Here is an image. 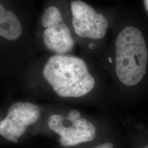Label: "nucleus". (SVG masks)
<instances>
[{
  "label": "nucleus",
  "mask_w": 148,
  "mask_h": 148,
  "mask_svg": "<svg viewBox=\"0 0 148 148\" xmlns=\"http://www.w3.org/2000/svg\"><path fill=\"white\" fill-rule=\"evenodd\" d=\"M93 148H114V145L111 142H104V143L99 144Z\"/></svg>",
  "instance_id": "8"
},
{
  "label": "nucleus",
  "mask_w": 148,
  "mask_h": 148,
  "mask_svg": "<svg viewBox=\"0 0 148 148\" xmlns=\"http://www.w3.org/2000/svg\"><path fill=\"white\" fill-rule=\"evenodd\" d=\"M22 33V27L17 16L13 12L5 10L0 5V35L8 40L19 38Z\"/></svg>",
  "instance_id": "7"
},
{
  "label": "nucleus",
  "mask_w": 148,
  "mask_h": 148,
  "mask_svg": "<svg viewBox=\"0 0 148 148\" xmlns=\"http://www.w3.org/2000/svg\"><path fill=\"white\" fill-rule=\"evenodd\" d=\"M41 24L45 28L42 40L48 50L56 54L71 52L75 41L56 7L51 5L46 9L42 15Z\"/></svg>",
  "instance_id": "4"
},
{
  "label": "nucleus",
  "mask_w": 148,
  "mask_h": 148,
  "mask_svg": "<svg viewBox=\"0 0 148 148\" xmlns=\"http://www.w3.org/2000/svg\"><path fill=\"white\" fill-rule=\"evenodd\" d=\"M44 78L56 93L63 98H77L93 89L95 80L82 58L55 54L48 59L42 70Z\"/></svg>",
  "instance_id": "1"
},
{
  "label": "nucleus",
  "mask_w": 148,
  "mask_h": 148,
  "mask_svg": "<svg viewBox=\"0 0 148 148\" xmlns=\"http://www.w3.org/2000/svg\"><path fill=\"white\" fill-rule=\"evenodd\" d=\"M72 24L75 34L82 38L99 40L106 33L108 23L103 14L79 0L71 3Z\"/></svg>",
  "instance_id": "6"
},
{
  "label": "nucleus",
  "mask_w": 148,
  "mask_h": 148,
  "mask_svg": "<svg viewBox=\"0 0 148 148\" xmlns=\"http://www.w3.org/2000/svg\"><path fill=\"white\" fill-rule=\"evenodd\" d=\"M147 49L144 36L137 27L127 26L115 42V72L122 84H138L146 73Z\"/></svg>",
  "instance_id": "2"
},
{
  "label": "nucleus",
  "mask_w": 148,
  "mask_h": 148,
  "mask_svg": "<svg viewBox=\"0 0 148 148\" xmlns=\"http://www.w3.org/2000/svg\"><path fill=\"white\" fill-rule=\"evenodd\" d=\"M47 126L58 135L63 147H73L95 139L97 130L93 123L82 117L77 110H71L67 116L53 114L47 119Z\"/></svg>",
  "instance_id": "3"
},
{
  "label": "nucleus",
  "mask_w": 148,
  "mask_h": 148,
  "mask_svg": "<svg viewBox=\"0 0 148 148\" xmlns=\"http://www.w3.org/2000/svg\"><path fill=\"white\" fill-rule=\"evenodd\" d=\"M143 148H148V145H147V146H145V147H144Z\"/></svg>",
  "instance_id": "9"
},
{
  "label": "nucleus",
  "mask_w": 148,
  "mask_h": 148,
  "mask_svg": "<svg viewBox=\"0 0 148 148\" xmlns=\"http://www.w3.org/2000/svg\"><path fill=\"white\" fill-rule=\"evenodd\" d=\"M40 110L35 103L18 101L9 107L0 122V134L8 141L16 143L27 128L39 119Z\"/></svg>",
  "instance_id": "5"
}]
</instances>
